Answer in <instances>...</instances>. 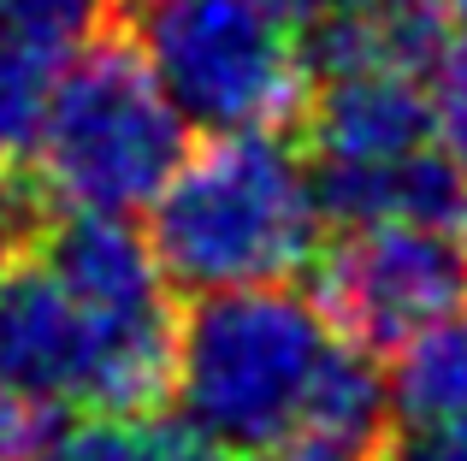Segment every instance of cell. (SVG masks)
<instances>
[{"label":"cell","mask_w":467,"mask_h":461,"mask_svg":"<svg viewBox=\"0 0 467 461\" xmlns=\"http://www.w3.org/2000/svg\"><path fill=\"white\" fill-rule=\"evenodd\" d=\"M130 42L190 130H285L314 95L308 36L266 0H142Z\"/></svg>","instance_id":"277c9868"},{"label":"cell","mask_w":467,"mask_h":461,"mask_svg":"<svg viewBox=\"0 0 467 461\" xmlns=\"http://www.w3.org/2000/svg\"><path fill=\"white\" fill-rule=\"evenodd\" d=\"M390 408L402 426L420 420L467 415V302L426 325L414 343L397 349V373H390Z\"/></svg>","instance_id":"8fae6325"},{"label":"cell","mask_w":467,"mask_h":461,"mask_svg":"<svg viewBox=\"0 0 467 461\" xmlns=\"http://www.w3.org/2000/svg\"><path fill=\"white\" fill-rule=\"evenodd\" d=\"M0 24L47 54H78L113 24V0H0Z\"/></svg>","instance_id":"4fadbf2b"},{"label":"cell","mask_w":467,"mask_h":461,"mask_svg":"<svg viewBox=\"0 0 467 461\" xmlns=\"http://www.w3.org/2000/svg\"><path fill=\"white\" fill-rule=\"evenodd\" d=\"M319 266V313L343 343L397 355L467 302V242L438 225H343Z\"/></svg>","instance_id":"8992f818"},{"label":"cell","mask_w":467,"mask_h":461,"mask_svg":"<svg viewBox=\"0 0 467 461\" xmlns=\"http://www.w3.org/2000/svg\"><path fill=\"white\" fill-rule=\"evenodd\" d=\"M337 343L319 302L290 284L202 290L171 343V403L225 456H273L302 438Z\"/></svg>","instance_id":"7a4b0ae2"},{"label":"cell","mask_w":467,"mask_h":461,"mask_svg":"<svg viewBox=\"0 0 467 461\" xmlns=\"http://www.w3.org/2000/svg\"><path fill=\"white\" fill-rule=\"evenodd\" d=\"M426 101H432V142L467 172V42L444 47L426 71Z\"/></svg>","instance_id":"5bb4252c"},{"label":"cell","mask_w":467,"mask_h":461,"mask_svg":"<svg viewBox=\"0 0 467 461\" xmlns=\"http://www.w3.org/2000/svg\"><path fill=\"white\" fill-rule=\"evenodd\" d=\"M302 113L314 166H373L432 142V101L414 71H319Z\"/></svg>","instance_id":"52a82bcc"},{"label":"cell","mask_w":467,"mask_h":461,"mask_svg":"<svg viewBox=\"0 0 467 461\" xmlns=\"http://www.w3.org/2000/svg\"><path fill=\"white\" fill-rule=\"evenodd\" d=\"M36 461H225L207 432L183 415H89L78 426H59Z\"/></svg>","instance_id":"30bf717a"},{"label":"cell","mask_w":467,"mask_h":461,"mask_svg":"<svg viewBox=\"0 0 467 461\" xmlns=\"http://www.w3.org/2000/svg\"><path fill=\"white\" fill-rule=\"evenodd\" d=\"M390 461H467V415H444V420L409 426V438L390 450Z\"/></svg>","instance_id":"2e32d148"},{"label":"cell","mask_w":467,"mask_h":461,"mask_svg":"<svg viewBox=\"0 0 467 461\" xmlns=\"http://www.w3.org/2000/svg\"><path fill=\"white\" fill-rule=\"evenodd\" d=\"M326 220L337 225H438L467 230V172L438 142L373 166H314Z\"/></svg>","instance_id":"9c48e42d"},{"label":"cell","mask_w":467,"mask_h":461,"mask_svg":"<svg viewBox=\"0 0 467 461\" xmlns=\"http://www.w3.org/2000/svg\"><path fill=\"white\" fill-rule=\"evenodd\" d=\"M149 213L160 272L190 296L237 284H290L319 254V230H326L314 160L290 149L278 130H237L183 154Z\"/></svg>","instance_id":"6da1fadb"},{"label":"cell","mask_w":467,"mask_h":461,"mask_svg":"<svg viewBox=\"0 0 467 461\" xmlns=\"http://www.w3.org/2000/svg\"><path fill=\"white\" fill-rule=\"evenodd\" d=\"M190 154V125L130 36H95L54 77L30 190L54 213H137Z\"/></svg>","instance_id":"3957f363"},{"label":"cell","mask_w":467,"mask_h":461,"mask_svg":"<svg viewBox=\"0 0 467 461\" xmlns=\"http://www.w3.org/2000/svg\"><path fill=\"white\" fill-rule=\"evenodd\" d=\"M178 313H107L78 302L42 266H18L0 284V391L47 408L149 415L171 396Z\"/></svg>","instance_id":"5b68a950"},{"label":"cell","mask_w":467,"mask_h":461,"mask_svg":"<svg viewBox=\"0 0 467 461\" xmlns=\"http://www.w3.org/2000/svg\"><path fill=\"white\" fill-rule=\"evenodd\" d=\"M438 6H444V18H450V36L467 42V0H438Z\"/></svg>","instance_id":"ac0fdd59"},{"label":"cell","mask_w":467,"mask_h":461,"mask_svg":"<svg viewBox=\"0 0 467 461\" xmlns=\"http://www.w3.org/2000/svg\"><path fill=\"white\" fill-rule=\"evenodd\" d=\"M54 66L59 54L36 47L12 24H0V172L30 166L42 118H47V95H54V77H59Z\"/></svg>","instance_id":"7c38bea8"},{"label":"cell","mask_w":467,"mask_h":461,"mask_svg":"<svg viewBox=\"0 0 467 461\" xmlns=\"http://www.w3.org/2000/svg\"><path fill=\"white\" fill-rule=\"evenodd\" d=\"M42 201H36L30 184H18V172H0V284H6L12 272H18L24 249L36 242V230H42Z\"/></svg>","instance_id":"9a60e30c"},{"label":"cell","mask_w":467,"mask_h":461,"mask_svg":"<svg viewBox=\"0 0 467 461\" xmlns=\"http://www.w3.org/2000/svg\"><path fill=\"white\" fill-rule=\"evenodd\" d=\"M273 12H285L290 24H319L331 12H361V6H385V0H266Z\"/></svg>","instance_id":"e0dca14e"},{"label":"cell","mask_w":467,"mask_h":461,"mask_svg":"<svg viewBox=\"0 0 467 461\" xmlns=\"http://www.w3.org/2000/svg\"><path fill=\"white\" fill-rule=\"evenodd\" d=\"M36 266L89 308H166V272L149 230L130 225V213H54L36 230Z\"/></svg>","instance_id":"ba28073f"}]
</instances>
